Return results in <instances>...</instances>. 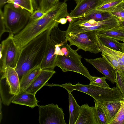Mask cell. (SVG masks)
<instances>
[{
    "label": "cell",
    "instance_id": "23",
    "mask_svg": "<svg viewBox=\"0 0 124 124\" xmlns=\"http://www.w3.org/2000/svg\"><path fill=\"white\" fill-rule=\"evenodd\" d=\"M94 117L96 124H107L105 114L102 108L94 100Z\"/></svg>",
    "mask_w": 124,
    "mask_h": 124
},
{
    "label": "cell",
    "instance_id": "13",
    "mask_svg": "<svg viewBox=\"0 0 124 124\" xmlns=\"http://www.w3.org/2000/svg\"><path fill=\"white\" fill-rule=\"evenodd\" d=\"M55 73L54 70H41L25 91L35 95Z\"/></svg>",
    "mask_w": 124,
    "mask_h": 124
},
{
    "label": "cell",
    "instance_id": "12",
    "mask_svg": "<svg viewBox=\"0 0 124 124\" xmlns=\"http://www.w3.org/2000/svg\"><path fill=\"white\" fill-rule=\"evenodd\" d=\"M86 61L94 66L113 83H115L116 70L103 57L93 59L85 58Z\"/></svg>",
    "mask_w": 124,
    "mask_h": 124
},
{
    "label": "cell",
    "instance_id": "40",
    "mask_svg": "<svg viewBox=\"0 0 124 124\" xmlns=\"http://www.w3.org/2000/svg\"><path fill=\"white\" fill-rule=\"evenodd\" d=\"M109 0H101L102 2L101 4Z\"/></svg>",
    "mask_w": 124,
    "mask_h": 124
},
{
    "label": "cell",
    "instance_id": "24",
    "mask_svg": "<svg viewBox=\"0 0 124 124\" xmlns=\"http://www.w3.org/2000/svg\"><path fill=\"white\" fill-rule=\"evenodd\" d=\"M107 13L119 20L124 19V2L122 1Z\"/></svg>",
    "mask_w": 124,
    "mask_h": 124
},
{
    "label": "cell",
    "instance_id": "25",
    "mask_svg": "<svg viewBox=\"0 0 124 124\" xmlns=\"http://www.w3.org/2000/svg\"><path fill=\"white\" fill-rule=\"evenodd\" d=\"M122 1L123 0H110L101 4L96 9L104 13H107Z\"/></svg>",
    "mask_w": 124,
    "mask_h": 124
},
{
    "label": "cell",
    "instance_id": "35",
    "mask_svg": "<svg viewBox=\"0 0 124 124\" xmlns=\"http://www.w3.org/2000/svg\"><path fill=\"white\" fill-rule=\"evenodd\" d=\"M8 0H0V8L1 9L3 6L8 3Z\"/></svg>",
    "mask_w": 124,
    "mask_h": 124
},
{
    "label": "cell",
    "instance_id": "9",
    "mask_svg": "<svg viewBox=\"0 0 124 124\" xmlns=\"http://www.w3.org/2000/svg\"><path fill=\"white\" fill-rule=\"evenodd\" d=\"M14 35L9 34L0 44V74L7 68L15 69L16 66L21 50L15 42Z\"/></svg>",
    "mask_w": 124,
    "mask_h": 124
},
{
    "label": "cell",
    "instance_id": "42",
    "mask_svg": "<svg viewBox=\"0 0 124 124\" xmlns=\"http://www.w3.org/2000/svg\"></svg>",
    "mask_w": 124,
    "mask_h": 124
},
{
    "label": "cell",
    "instance_id": "29",
    "mask_svg": "<svg viewBox=\"0 0 124 124\" xmlns=\"http://www.w3.org/2000/svg\"><path fill=\"white\" fill-rule=\"evenodd\" d=\"M59 2V0H42L40 10L46 13Z\"/></svg>",
    "mask_w": 124,
    "mask_h": 124
},
{
    "label": "cell",
    "instance_id": "6",
    "mask_svg": "<svg viewBox=\"0 0 124 124\" xmlns=\"http://www.w3.org/2000/svg\"><path fill=\"white\" fill-rule=\"evenodd\" d=\"M66 30V37H71L79 33L90 31H97L111 29L119 25V21L115 17L111 16L102 21H96L72 19Z\"/></svg>",
    "mask_w": 124,
    "mask_h": 124
},
{
    "label": "cell",
    "instance_id": "43",
    "mask_svg": "<svg viewBox=\"0 0 124 124\" xmlns=\"http://www.w3.org/2000/svg\"><path fill=\"white\" fill-rule=\"evenodd\" d=\"M123 1L124 2V0H123Z\"/></svg>",
    "mask_w": 124,
    "mask_h": 124
},
{
    "label": "cell",
    "instance_id": "39",
    "mask_svg": "<svg viewBox=\"0 0 124 124\" xmlns=\"http://www.w3.org/2000/svg\"><path fill=\"white\" fill-rule=\"evenodd\" d=\"M68 0H64V2H65L66 1H67ZM74 0L76 2V3H77L78 2H79V1L80 0Z\"/></svg>",
    "mask_w": 124,
    "mask_h": 124
},
{
    "label": "cell",
    "instance_id": "36",
    "mask_svg": "<svg viewBox=\"0 0 124 124\" xmlns=\"http://www.w3.org/2000/svg\"><path fill=\"white\" fill-rule=\"evenodd\" d=\"M119 20V25L122 27L124 28V19Z\"/></svg>",
    "mask_w": 124,
    "mask_h": 124
},
{
    "label": "cell",
    "instance_id": "16",
    "mask_svg": "<svg viewBox=\"0 0 124 124\" xmlns=\"http://www.w3.org/2000/svg\"><path fill=\"white\" fill-rule=\"evenodd\" d=\"M94 107L86 104L80 107L79 115L75 124H96L94 117Z\"/></svg>",
    "mask_w": 124,
    "mask_h": 124
},
{
    "label": "cell",
    "instance_id": "27",
    "mask_svg": "<svg viewBox=\"0 0 124 124\" xmlns=\"http://www.w3.org/2000/svg\"><path fill=\"white\" fill-rule=\"evenodd\" d=\"M13 4L32 13L34 11L31 0H15Z\"/></svg>",
    "mask_w": 124,
    "mask_h": 124
},
{
    "label": "cell",
    "instance_id": "14",
    "mask_svg": "<svg viewBox=\"0 0 124 124\" xmlns=\"http://www.w3.org/2000/svg\"><path fill=\"white\" fill-rule=\"evenodd\" d=\"M101 0H80L69 16L72 18L81 17L87 13L96 9L101 4Z\"/></svg>",
    "mask_w": 124,
    "mask_h": 124
},
{
    "label": "cell",
    "instance_id": "30",
    "mask_svg": "<svg viewBox=\"0 0 124 124\" xmlns=\"http://www.w3.org/2000/svg\"><path fill=\"white\" fill-rule=\"evenodd\" d=\"M105 76L101 77L92 76V79L90 81L89 84L106 88H109V85L107 83Z\"/></svg>",
    "mask_w": 124,
    "mask_h": 124
},
{
    "label": "cell",
    "instance_id": "33",
    "mask_svg": "<svg viewBox=\"0 0 124 124\" xmlns=\"http://www.w3.org/2000/svg\"><path fill=\"white\" fill-rule=\"evenodd\" d=\"M34 11L40 10L42 0H31Z\"/></svg>",
    "mask_w": 124,
    "mask_h": 124
},
{
    "label": "cell",
    "instance_id": "18",
    "mask_svg": "<svg viewBox=\"0 0 124 124\" xmlns=\"http://www.w3.org/2000/svg\"><path fill=\"white\" fill-rule=\"evenodd\" d=\"M39 65L30 70L22 77L20 82V91H25L41 70Z\"/></svg>",
    "mask_w": 124,
    "mask_h": 124
},
{
    "label": "cell",
    "instance_id": "11",
    "mask_svg": "<svg viewBox=\"0 0 124 124\" xmlns=\"http://www.w3.org/2000/svg\"><path fill=\"white\" fill-rule=\"evenodd\" d=\"M38 107L40 124H66L63 109L57 104L52 103Z\"/></svg>",
    "mask_w": 124,
    "mask_h": 124
},
{
    "label": "cell",
    "instance_id": "20",
    "mask_svg": "<svg viewBox=\"0 0 124 124\" xmlns=\"http://www.w3.org/2000/svg\"><path fill=\"white\" fill-rule=\"evenodd\" d=\"M69 93V102L70 111L69 124H75L78 117L80 106L71 94Z\"/></svg>",
    "mask_w": 124,
    "mask_h": 124
},
{
    "label": "cell",
    "instance_id": "17",
    "mask_svg": "<svg viewBox=\"0 0 124 124\" xmlns=\"http://www.w3.org/2000/svg\"><path fill=\"white\" fill-rule=\"evenodd\" d=\"M11 103L26 106L32 108L38 106L35 95L25 91H20L14 97Z\"/></svg>",
    "mask_w": 124,
    "mask_h": 124
},
{
    "label": "cell",
    "instance_id": "41",
    "mask_svg": "<svg viewBox=\"0 0 124 124\" xmlns=\"http://www.w3.org/2000/svg\"><path fill=\"white\" fill-rule=\"evenodd\" d=\"M122 53H124V43H123V47Z\"/></svg>",
    "mask_w": 124,
    "mask_h": 124
},
{
    "label": "cell",
    "instance_id": "19",
    "mask_svg": "<svg viewBox=\"0 0 124 124\" xmlns=\"http://www.w3.org/2000/svg\"><path fill=\"white\" fill-rule=\"evenodd\" d=\"M98 43L100 52L115 57L118 62L121 70L124 71V53L112 49L106 46L100 42L98 39Z\"/></svg>",
    "mask_w": 124,
    "mask_h": 124
},
{
    "label": "cell",
    "instance_id": "3",
    "mask_svg": "<svg viewBox=\"0 0 124 124\" xmlns=\"http://www.w3.org/2000/svg\"><path fill=\"white\" fill-rule=\"evenodd\" d=\"M49 85L63 87L68 92L76 90L84 93L91 96L97 102L121 100L124 98L120 91L116 87L106 88L90 84L83 85L79 82L75 85L65 83L60 85L52 84Z\"/></svg>",
    "mask_w": 124,
    "mask_h": 124
},
{
    "label": "cell",
    "instance_id": "21",
    "mask_svg": "<svg viewBox=\"0 0 124 124\" xmlns=\"http://www.w3.org/2000/svg\"><path fill=\"white\" fill-rule=\"evenodd\" d=\"M98 41L106 46L114 50L122 52L123 43L113 38L97 34Z\"/></svg>",
    "mask_w": 124,
    "mask_h": 124
},
{
    "label": "cell",
    "instance_id": "37",
    "mask_svg": "<svg viewBox=\"0 0 124 124\" xmlns=\"http://www.w3.org/2000/svg\"><path fill=\"white\" fill-rule=\"evenodd\" d=\"M1 97L0 98V122H1V120L2 118V114L1 112Z\"/></svg>",
    "mask_w": 124,
    "mask_h": 124
},
{
    "label": "cell",
    "instance_id": "15",
    "mask_svg": "<svg viewBox=\"0 0 124 124\" xmlns=\"http://www.w3.org/2000/svg\"><path fill=\"white\" fill-rule=\"evenodd\" d=\"M123 99L109 102L96 101L105 114L107 124H109L120 109Z\"/></svg>",
    "mask_w": 124,
    "mask_h": 124
},
{
    "label": "cell",
    "instance_id": "7",
    "mask_svg": "<svg viewBox=\"0 0 124 124\" xmlns=\"http://www.w3.org/2000/svg\"><path fill=\"white\" fill-rule=\"evenodd\" d=\"M0 75V92L2 103L10 105L15 96L20 91V81L15 69L6 68Z\"/></svg>",
    "mask_w": 124,
    "mask_h": 124
},
{
    "label": "cell",
    "instance_id": "31",
    "mask_svg": "<svg viewBox=\"0 0 124 124\" xmlns=\"http://www.w3.org/2000/svg\"><path fill=\"white\" fill-rule=\"evenodd\" d=\"M101 55L116 70H121L118 62L115 57L109 55L102 53Z\"/></svg>",
    "mask_w": 124,
    "mask_h": 124
},
{
    "label": "cell",
    "instance_id": "5",
    "mask_svg": "<svg viewBox=\"0 0 124 124\" xmlns=\"http://www.w3.org/2000/svg\"><path fill=\"white\" fill-rule=\"evenodd\" d=\"M61 50L64 55H57L56 66L63 72H74L83 75L90 81L92 80V76L81 62L82 57L71 48L67 41L61 46Z\"/></svg>",
    "mask_w": 124,
    "mask_h": 124
},
{
    "label": "cell",
    "instance_id": "4",
    "mask_svg": "<svg viewBox=\"0 0 124 124\" xmlns=\"http://www.w3.org/2000/svg\"><path fill=\"white\" fill-rule=\"evenodd\" d=\"M3 13L4 26L2 34L8 32L14 35L25 27L31 14L25 9L10 3L5 5Z\"/></svg>",
    "mask_w": 124,
    "mask_h": 124
},
{
    "label": "cell",
    "instance_id": "1",
    "mask_svg": "<svg viewBox=\"0 0 124 124\" xmlns=\"http://www.w3.org/2000/svg\"><path fill=\"white\" fill-rule=\"evenodd\" d=\"M67 3L59 2L36 20L28 22L25 27L14 39L18 47L21 50L29 42L40 34L49 29L58 26L60 19L69 15Z\"/></svg>",
    "mask_w": 124,
    "mask_h": 124
},
{
    "label": "cell",
    "instance_id": "28",
    "mask_svg": "<svg viewBox=\"0 0 124 124\" xmlns=\"http://www.w3.org/2000/svg\"><path fill=\"white\" fill-rule=\"evenodd\" d=\"M124 99L120 109L109 124H124Z\"/></svg>",
    "mask_w": 124,
    "mask_h": 124
},
{
    "label": "cell",
    "instance_id": "8",
    "mask_svg": "<svg viewBox=\"0 0 124 124\" xmlns=\"http://www.w3.org/2000/svg\"><path fill=\"white\" fill-rule=\"evenodd\" d=\"M66 31L61 30L58 26L51 29L45 54L40 65L41 70H54L56 66L57 56L54 54L56 44L67 40Z\"/></svg>",
    "mask_w": 124,
    "mask_h": 124
},
{
    "label": "cell",
    "instance_id": "10",
    "mask_svg": "<svg viewBox=\"0 0 124 124\" xmlns=\"http://www.w3.org/2000/svg\"><path fill=\"white\" fill-rule=\"evenodd\" d=\"M97 31L93 30L81 32L71 37L66 38L70 46H77V51L81 49L85 51L97 54L99 50L97 37Z\"/></svg>",
    "mask_w": 124,
    "mask_h": 124
},
{
    "label": "cell",
    "instance_id": "2",
    "mask_svg": "<svg viewBox=\"0 0 124 124\" xmlns=\"http://www.w3.org/2000/svg\"><path fill=\"white\" fill-rule=\"evenodd\" d=\"M51 29L36 37L21 50L15 68L20 82L26 73L41 64L45 54Z\"/></svg>",
    "mask_w": 124,
    "mask_h": 124
},
{
    "label": "cell",
    "instance_id": "34",
    "mask_svg": "<svg viewBox=\"0 0 124 124\" xmlns=\"http://www.w3.org/2000/svg\"><path fill=\"white\" fill-rule=\"evenodd\" d=\"M67 20V18H62L60 19L58 21V22L59 23H60L62 24H64L66 23Z\"/></svg>",
    "mask_w": 124,
    "mask_h": 124
},
{
    "label": "cell",
    "instance_id": "32",
    "mask_svg": "<svg viewBox=\"0 0 124 124\" xmlns=\"http://www.w3.org/2000/svg\"><path fill=\"white\" fill-rule=\"evenodd\" d=\"M46 13L40 10H34L33 12L31 14L28 22L36 20L40 18L44 15Z\"/></svg>",
    "mask_w": 124,
    "mask_h": 124
},
{
    "label": "cell",
    "instance_id": "26",
    "mask_svg": "<svg viewBox=\"0 0 124 124\" xmlns=\"http://www.w3.org/2000/svg\"><path fill=\"white\" fill-rule=\"evenodd\" d=\"M116 87L120 91L124 98V71L116 70Z\"/></svg>",
    "mask_w": 124,
    "mask_h": 124
},
{
    "label": "cell",
    "instance_id": "38",
    "mask_svg": "<svg viewBox=\"0 0 124 124\" xmlns=\"http://www.w3.org/2000/svg\"><path fill=\"white\" fill-rule=\"evenodd\" d=\"M117 40L122 41L124 43V38H120L117 39Z\"/></svg>",
    "mask_w": 124,
    "mask_h": 124
},
{
    "label": "cell",
    "instance_id": "22",
    "mask_svg": "<svg viewBox=\"0 0 124 124\" xmlns=\"http://www.w3.org/2000/svg\"><path fill=\"white\" fill-rule=\"evenodd\" d=\"M97 34L107 36L116 40L124 38V28L119 25L111 29L97 31Z\"/></svg>",
    "mask_w": 124,
    "mask_h": 124
}]
</instances>
